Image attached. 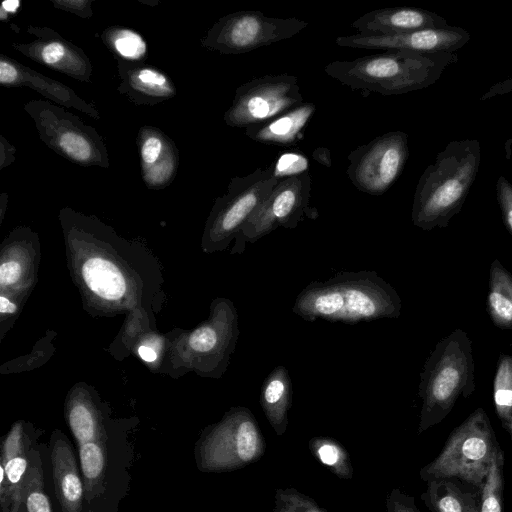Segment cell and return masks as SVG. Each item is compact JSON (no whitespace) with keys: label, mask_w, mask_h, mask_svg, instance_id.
Instances as JSON below:
<instances>
[{"label":"cell","mask_w":512,"mask_h":512,"mask_svg":"<svg viewBox=\"0 0 512 512\" xmlns=\"http://www.w3.org/2000/svg\"><path fill=\"white\" fill-rule=\"evenodd\" d=\"M292 311L306 321L355 324L398 318L401 299L374 271L342 272L327 281L308 284L298 294Z\"/></svg>","instance_id":"6da1fadb"},{"label":"cell","mask_w":512,"mask_h":512,"mask_svg":"<svg viewBox=\"0 0 512 512\" xmlns=\"http://www.w3.org/2000/svg\"><path fill=\"white\" fill-rule=\"evenodd\" d=\"M481 161L478 140L452 141L419 178L411 218L422 230L447 227L462 208Z\"/></svg>","instance_id":"7a4b0ae2"},{"label":"cell","mask_w":512,"mask_h":512,"mask_svg":"<svg viewBox=\"0 0 512 512\" xmlns=\"http://www.w3.org/2000/svg\"><path fill=\"white\" fill-rule=\"evenodd\" d=\"M456 53L392 50L350 61H333L324 72L353 90L400 95L434 84L457 61Z\"/></svg>","instance_id":"3957f363"},{"label":"cell","mask_w":512,"mask_h":512,"mask_svg":"<svg viewBox=\"0 0 512 512\" xmlns=\"http://www.w3.org/2000/svg\"><path fill=\"white\" fill-rule=\"evenodd\" d=\"M475 391L472 342L465 331L455 329L435 345L420 374L422 400L418 434L442 422L459 397Z\"/></svg>","instance_id":"277c9868"},{"label":"cell","mask_w":512,"mask_h":512,"mask_svg":"<svg viewBox=\"0 0 512 512\" xmlns=\"http://www.w3.org/2000/svg\"><path fill=\"white\" fill-rule=\"evenodd\" d=\"M128 430L110 426L96 441L78 446L82 512H118L131 482L134 448Z\"/></svg>","instance_id":"5b68a950"},{"label":"cell","mask_w":512,"mask_h":512,"mask_svg":"<svg viewBox=\"0 0 512 512\" xmlns=\"http://www.w3.org/2000/svg\"><path fill=\"white\" fill-rule=\"evenodd\" d=\"M501 450L487 413L478 407L450 433L442 451L421 468L419 475L425 482L457 478L481 489Z\"/></svg>","instance_id":"8992f818"},{"label":"cell","mask_w":512,"mask_h":512,"mask_svg":"<svg viewBox=\"0 0 512 512\" xmlns=\"http://www.w3.org/2000/svg\"><path fill=\"white\" fill-rule=\"evenodd\" d=\"M265 450L263 434L252 412L246 407H233L202 433L194 455L199 471L222 473L257 462Z\"/></svg>","instance_id":"52a82bcc"},{"label":"cell","mask_w":512,"mask_h":512,"mask_svg":"<svg viewBox=\"0 0 512 512\" xmlns=\"http://www.w3.org/2000/svg\"><path fill=\"white\" fill-rule=\"evenodd\" d=\"M24 110L32 118L40 140L56 154L83 167L110 166L103 137L77 115L45 100H30Z\"/></svg>","instance_id":"ba28073f"},{"label":"cell","mask_w":512,"mask_h":512,"mask_svg":"<svg viewBox=\"0 0 512 512\" xmlns=\"http://www.w3.org/2000/svg\"><path fill=\"white\" fill-rule=\"evenodd\" d=\"M308 26L295 17L278 18L260 11H238L219 18L201 46L225 55H237L287 40Z\"/></svg>","instance_id":"9c48e42d"},{"label":"cell","mask_w":512,"mask_h":512,"mask_svg":"<svg viewBox=\"0 0 512 512\" xmlns=\"http://www.w3.org/2000/svg\"><path fill=\"white\" fill-rule=\"evenodd\" d=\"M272 164L246 176L231 178L227 192L215 200L206 238L213 248H225L253 216L277 184Z\"/></svg>","instance_id":"30bf717a"},{"label":"cell","mask_w":512,"mask_h":512,"mask_svg":"<svg viewBox=\"0 0 512 512\" xmlns=\"http://www.w3.org/2000/svg\"><path fill=\"white\" fill-rule=\"evenodd\" d=\"M310 196L309 172L278 180L236 236L234 251L241 253L246 243H254L279 227L293 229L304 218L316 219L318 211L310 207Z\"/></svg>","instance_id":"8fae6325"},{"label":"cell","mask_w":512,"mask_h":512,"mask_svg":"<svg viewBox=\"0 0 512 512\" xmlns=\"http://www.w3.org/2000/svg\"><path fill=\"white\" fill-rule=\"evenodd\" d=\"M303 103L298 78L281 73L251 79L236 88L224 114L226 125L248 128L264 123Z\"/></svg>","instance_id":"7c38bea8"},{"label":"cell","mask_w":512,"mask_h":512,"mask_svg":"<svg viewBox=\"0 0 512 512\" xmlns=\"http://www.w3.org/2000/svg\"><path fill=\"white\" fill-rule=\"evenodd\" d=\"M408 154V135L390 131L352 150L346 173L359 191L379 196L396 182Z\"/></svg>","instance_id":"4fadbf2b"},{"label":"cell","mask_w":512,"mask_h":512,"mask_svg":"<svg viewBox=\"0 0 512 512\" xmlns=\"http://www.w3.org/2000/svg\"><path fill=\"white\" fill-rule=\"evenodd\" d=\"M470 39V34L459 27L429 28L394 35L352 34L339 36L335 43L357 49L399 50L419 53H456Z\"/></svg>","instance_id":"5bb4252c"},{"label":"cell","mask_w":512,"mask_h":512,"mask_svg":"<svg viewBox=\"0 0 512 512\" xmlns=\"http://www.w3.org/2000/svg\"><path fill=\"white\" fill-rule=\"evenodd\" d=\"M26 30L35 39L27 43H11L16 51L77 81H91L92 64L81 47L47 26L29 25Z\"/></svg>","instance_id":"9a60e30c"},{"label":"cell","mask_w":512,"mask_h":512,"mask_svg":"<svg viewBox=\"0 0 512 512\" xmlns=\"http://www.w3.org/2000/svg\"><path fill=\"white\" fill-rule=\"evenodd\" d=\"M35 444L21 422L13 424L0 453V512H24V483Z\"/></svg>","instance_id":"2e32d148"},{"label":"cell","mask_w":512,"mask_h":512,"mask_svg":"<svg viewBox=\"0 0 512 512\" xmlns=\"http://www.w3.org/2000/svg\"><path fill=\"white\" fill-rule=\"evenodd\" d=\"M0 84L9 88H30L59 106L76 109L95 120L101 118L96 107L69 86L4 54H0Z\"/></svg>","instance_id":"e0dca14e"},{"label":"cell","mask_w":512,"mask_h":512,"mask_svg":"<svg viewBox=\"0 0 512 512\" xmlns=\"http://www.w3.org/2000/svg\"><path fill=\"white\" fill-rule=\"evenodd\" d=\"M141 175L149 189L169 186L179 167V150L175 142L157 127L144 125L138 133Z\"/></svg>","instance_id":"ac0fdd59"},{"label":"cell","mask_w":512,"mask_h":512,"mask_svg":"<svg viewBox=\"0 0 512 512\" xmlns=\"http://www.w3.org/2000/svg\"><path fill=\"white\" fill-rule=\"evenodd\" d=\"M50 465L59 512H82L83 480L71 443L60 431H54L50 444Z\"/></svg>","instance_id":"d6986e66"},{"label":"cell","mask_w":512,"mask_h":512,"mask_svg":"<svg viewBox=\"0 0 512 512\" xmlns=\"http://www.w3.org/2000/svg\"><path fill=\"white\" fill-rule=\"evenodd\" d=\"M117 61L120 84L117 90L138 106H155L176 95L170 76L144 62Z\"/></svg>","instance_id":"ffe728a7"},{"label":"cell","mask_w":512,"mask_h":512,"mask_svg":"<svg viewBox=\"0 0 512 512\" xmlns=\"http://www.w3.org/2000/svg\"><path fill=\"white\" fill-rule=\"evenodd\" d=\"M447 26L442 16L414 7L379 8L360 16L351 24L362 35H394Z\"/></svg>","instance_id":"44dd1931"},{"label":"cell","mask_w":512,"mask_h":512,"mask_svg":"<svg viewBox=\"0 0 512 512\" xmlns=\"http://www.w3.org/2000/svg\"><path fill=\"white\" fill-rule=\"evenodd\" d=\"M316 112L312 102L302 103L261 124L245 129V135L267 145L293 147L304 135V130Z\"/></svg>","instance_id":"7402d4cb"},{"label":"cell","mask_w":512,"mask_h":512,"mask_svg":"<svg viewBox=\"0 0 512 512\" xmlns=\"http://www.w3.org/2000/svg\"><path fill=\"white\" fill-rule=\"evenodd\" d=\"M426 483L421 500L430 512H480V489H468L457 478H440Z\"/></svg>","instance_id":"603a6c76"},{"label":"cell","mask_w":512,"mask_h":512,"mask_svg":"<svg viewBox=\"0 0 512 512\" xmlns=\"http://www.w3.org/2000/svg\"><path fill=\"white\" fill-rule=\"evenodd\" d=\"M291 398L290 376L287 369L279 365L265 378L260 394L262 410L277 436L286 432Z\"/></svg>","instance_id":"cb8c5ba5"},{"label":"cell","mask_w":512,"mask_h":512,"mask_svg":"<svg viewBox=\"0 0 512 512\" xmlns=\"http://www.w3.org/2000/svg\"><path fill=\"white\" fill-rule=\"evenodd\" d=\"M487 312L500 329H512V274L494 259L489 269Z\"/></svg>","instance_id":"d4e9b609"},{"label":"cell","mask_w":512,"mask_h":512,"mask_svg":"<svg viewBox=\"0 0 512 512\" xmlns=\"http://www.w3.org/2000/svg\"><path fill=\"white\" fill-rule=\"evenodd\" d=\"M81 272L88 288L98 297L113 301L124 296L125 279L112 262L99 257L89 258L83 264Z\"/></svg>","instance_id":"484cf974"},{"label":"cell","mask_w":512,"mask_h":512,"mask_svg":"<svg viewBox=\"0 0 512 512\" xmlns=\"http://www.w3.org/2000/svg\"><path fill=\"white\" fill-rule=\"evenodd\" d=\"M100 37L116 60L144 62L148 57L145 39L131 28L110 26L101 33Z\"/></svg>","instance_id":"4316f807"},{"label":"cell","mask_w":512,"mask_h":512,"mask_svg":"<svg viewBox=\"0 0 512 512\" xmlns=\"http://www.w3.org/2000/svg\"><path fill=\"white\" fill-rule=\"evenodd\" d=\"M44 463L40 447L30 451L29 465L24 483V512H53L45 490Z\"/></svg>","instance_id":"83f0119b"},{"label":"cell","mask_w":512,"mask_h":512,"mask_svg":"<svg viewBox=\"0 0 512 512\" xmlns=\"http://www.w3.org/2000/svg\"><path fill=\"white\" fill-rule=\"evenodd\" d=\"M308 447L312 455L338 478H353L349 453L336 439L326 436L313 437L309 440Z\"/></svg>","instance_id":"f1b7e54d"},{"label":"cell","mask_w":512,"mask_h":512,"mask_svg":"<svg viewBox=\"0 0 512 512\" xmlns=\"http://www.w3.org/2000/svg\"><path fill=\"white\" fill-rule=\"evenodd\" d=\"M68 425L78 446L96 441L108 430L85 401H74L68 410Z\"/></svg>","instance_id":"f546056e"},{"label":"cell","mask_w":512,"mask_h":512,"mask_svg":"<svg viewBox=\"0 0 512 512\" xmlns=\"http://www.w3.org/2000/svg\"><path fill=\"white\" fill-rule=\"evenodd\" d=\"M495 412L507 431L512 421V355L501 354L493 381Z\"/></svg>","instance_id":"4dcf8cb0"},{"label":"cell","mask_w":512,"mask_h":512,"mask_svg":"<svg viewBox=\"0 0 512 512\" xmlns=\"http://www.w3.org/2000/svg\"><path fill=\"white\" fill-rule=\"evenodd\" d=\"M504 453L494 458L480 489V512H503Z\"/></svg>","instance_id":"1f68e13d"},{"label":"cell","mask_w":512,"mask_h":512,"mask_svg":"<svg viewBox=\"0 0 512 512\" xmlns=\"http://www.w3.org/2000/svg\"><path fill=\"white\" fill-rule=\"evenodd\" d=\"M272 512H328L313 498L293 487L278 488Z\"/></svg>","instance_id":"d6a6232c"},{"label":"cell","mask_w":512,"mask_h":512,"mask_svg":"<svg viewBox=\"0 0 512 512\" xmlns=\"http://www.w3.org/2000/svg\"><path fill=\"white\" fill-rule=\"evenodd\" d=\"M271 164L278 180L309 172V161L301 151L283 152Z\"/></svg>","instance_id":"836d02e7"},{"label":"cell","mask_w":512,"mask_h":512,"mask_svg":"<svg viewBox=\"0 0 512 512\" xmlns=\"http://www.w3.org/2000/svg\"><path fill=\"white\" fill-rule=\"evenodd\" d=\"M496 193L503 223L512 235V185L503 176L497 180Z\"/></svg>","instance_id":"e575fe53"},{"label":"cell","mask_w":512,"mask_h":512,"mask_svg":"<svg viewBox=\"0 0 512 512\" xmlns=\"http://www.w3.org/2000/svg\"><path fill=\"white\" fill-rule=\"evenodd\" d=\"M386 512H422L416 505L415 498L393 488L386 497Z\"/></svg>","instance_id":"d590c367"},{"label":"cell","mask_w":512,"mask_h":512,"mask_svg":"<svg viewBox=\"0 0 512 512\" xmlns=\"http://www.w3.org/2000/svg\"><path fill=\"white\" fill-rule=\"evenodd\" d=\"M56 9L72 13L80 18L88 19L93 15V0H50Z\"/></svg>","instance_id":"8d00e7d4"},{"label":"cell","mask_w":512,"mask_h":512,"mask_svg":"<svg viewBox=\"0 0 512 512\" xmlns=\"http://www.w3.org/2000/svg\"><path fill=\"white\" fill-rule=\"evenodd\" d=\"M21 275V265L15 260L3 262L0 266V284L7 286L18 281Z\"/></svg>","instance_id":"74e56055"},{"label":"cell","mask_w":512,"mask_h":512,"mask_svg":"<svg viewBox=\"0 0 512 512\" xmlns=\"http://www.w3.org/2000/svg\"><path fill=\"white\" fill-rule=\"evenodd\" d=\"M17 149L3 135L0 136V169H4L16 160Z\"/></svg>","instance_id":"f35d334b"},{"label":"cell","mask_w":512,"mask_h":512,"mask_svg":"<svg viewBox=\"0 0 512 512\" xmlns=\"http://www.w3.org/2000/svg\"><path fill=\"white\" fill-rule=\"evenodd\" d=\"M312 158L327 168L332 167L331 151L326 147H317L312 153Z\"/></svg>","instance_id":"ab89813d"},{"label":"cell","mask_w":512,"mask_h":512,"mask_svg":"<svg viewBox=\"0 0 512 512\" xmlns=\"http://www.w3.org/2000/svg\"><path fill=\"white\" fill-rule=\"evenodd\" d=\"M138 354L146 362H153L157 358L156 352L147 346H140L138 348Z\"/></svg>","instance_id":"60d3db41"},{"label":"cell","mask_w":512,"mask_h":512,"mask_svg":"<svg viewBox=\"0 0 512 512\" xmlns=\"http://www.w3.org/2000/svg\"><path fill=\"white\" fill-rule=\"evenodd\" d=\"M16 311V305L4 296H0V312L1 314H11Z\"/></svg>","instance_id":"b9f144b4"},{"label":"cell","mask_w":512,"mask_h":512,"mask_svg":"<svg viewBox=\"0 0 512 512\" xmlns=\"http://www.w3.org/2000/svg\"><path fill=\"white\" fill-rule=\"evenodd\" d=\"M5 5H7L8 7L7 8H4V7H1V11L2 12H6L7 14L8 13H16L19 6H20V2L18 1H5L3 2Z\"/></svg>","instance_id":"7bdbcfd3"},{"label":"cell","mask_w":512,"mask_h":512,"mask_svg":"<svg viewBox=\"0 0 512 512\" xmlns=\"http://www.w3.org/2000/svg\"><path fill=\"white\" fill-rule=\"evenodd\" d=\"M507 432L510 434V438H511V441H512V421L510 423V426H509Z\"/></svg>","instance_id":"ee69618b"}]
</instances>
